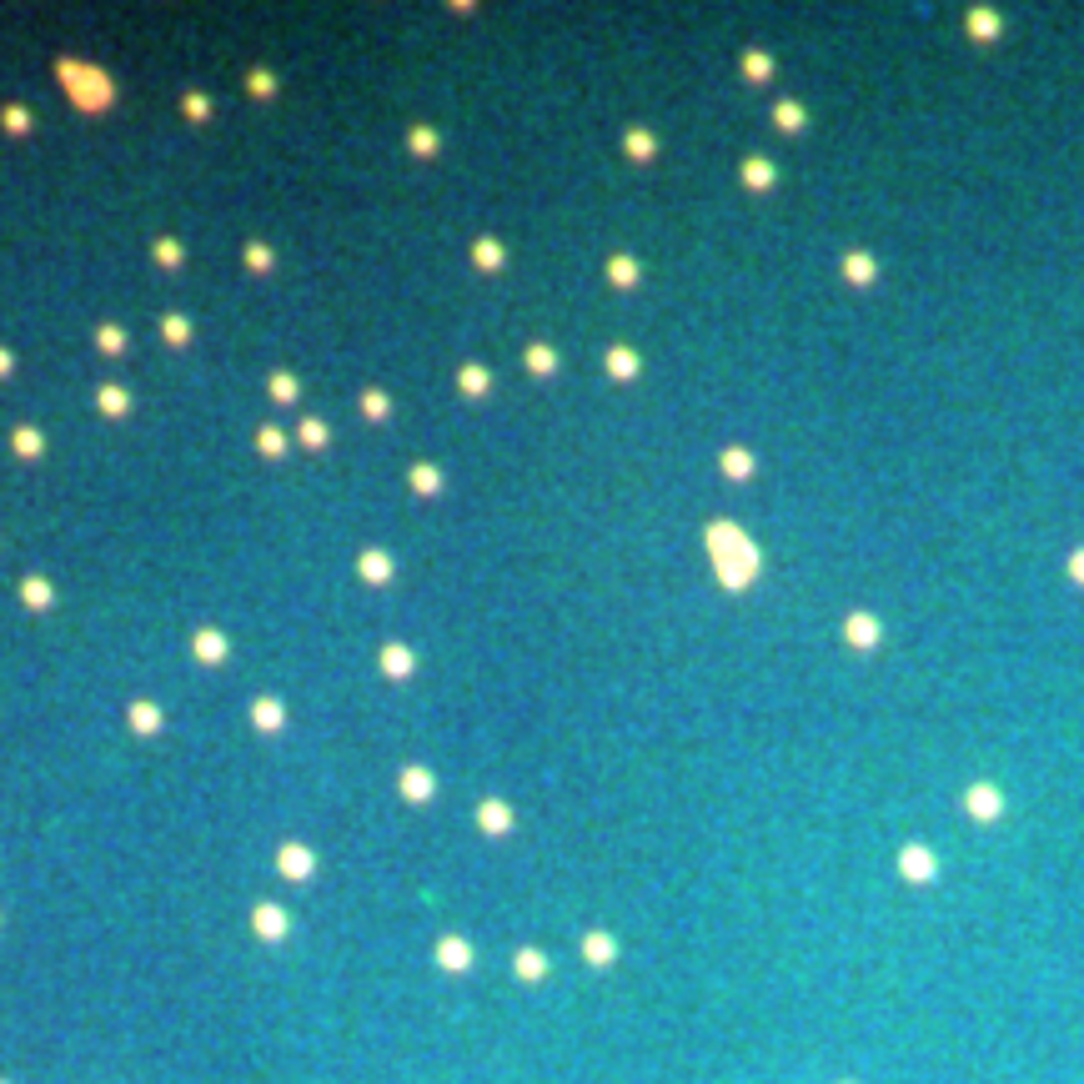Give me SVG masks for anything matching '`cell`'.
<instances>
[{
  "label": "cell",
  "instance_id": "5b68a950",
  "mask_svg": "<svg viewBox=\"0 0 1084 1084\" xmlns=\"http://www.w3.org/2000/svg\"><path fill=\"white\" fill-rule=\"evenodd\" d=\"M1070 573H1074V577H1080V583H1084V552H1074V558H1070Z\"/></svg>",
  "mask_w": 1084,
  "mask_h": 1084
},
{
  "label": "cell",
  "instance_id": "6da1fadb",
  "mask_svg": "<svg viewBox=\"0 0 1084 1084\" xmlns=\"http://www.w3.org/2000/svg\"><path fill=\"white\" fill-rule=\"evenodd\" d=\"M969 813H974V819H999V788L994 784L969 788Z\"/></svg>",
  "mask_w": 1084,
  "mask_h": 1084
},
{
  "label": "cell",
  "instance_id": "7a4b0ae2",
  "mask_svg": "<svg viewBox=\"0 0 1084 1084\" xmlns=\"http://www.w3.org/2000/svg\"><path fill=\"white\" fill-rule=\"evenodd\" d=\"M969 30H974V36H999V15H994V11H974Z\"/></svg>",
  "mask_w": 1084,
  "mask_h": 1084
},
{
  "label": "cell",
  "instance_id": "277c9868",
  "mask_svg": "<svg viewBox=\"0 0 1084 1084\" xmlns=\"http://www.w3.org/2000/svg\"><path fill=\"white\" fill-rule=\"evenodd\" d=\"M854 638H859V643H874V623H869V618H859V623H854Z\"/></svg>",
  "mask_w": 1084,
  "mask_h": 1084
},
{
  "label": "cell",
  "instance_id": "3957f363",
  "mask_svg": "<svg viewBox=\"0 0 1084 1084\" xmlns=\"http://www.w3.org/2000/svg\"><path fill=\"white\" fill-rule=\"evenodd\" d=\"M904 869H909V874H919V879H924V874H929V854L909 849V854H904Z\"/></svg>",
  "mask_w": 1084,
  "mask_h": 1084
}]
</instances>
